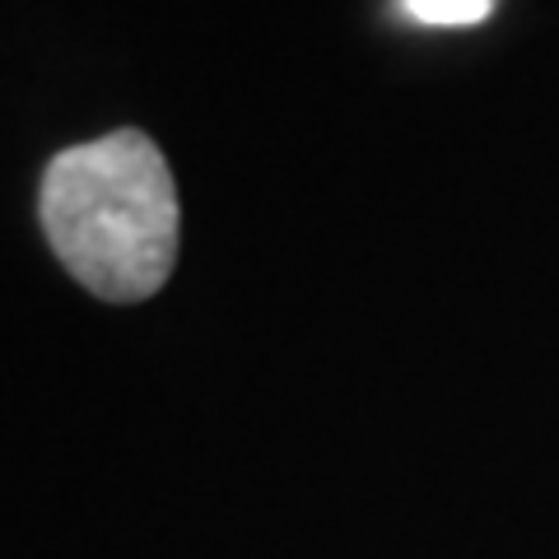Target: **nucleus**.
Listing matches in <instances>:
<instances>
[{
    "label": "nucleus",
    "instance_id": "f257e3e1",
    "mask_svg": "<svg viewBox=\"0 0 559 559\" xmlns=\"http://www.w3.org/2000/svg\"><path fill=\"white\" fill-rule=\"evenodd\" d=\"M38 215L51 252L90 294L140 304L178 261V187L145 131L70 145L43 173Z\"/></svg>",
    "mask_w": 559,
    "mask_h": 559
},
{
    "label": "nucleus",
    "instance_id": "f03ea898",
    "mask_svg": "<svg viewBox=\"0 0 559 559\" xmlns=\"http://www.w3.org/2000/svg\"><path fill=\"white\" fill-rule=\"evenodd\" d=\"M401 10H406L415 24L466 28V24H485L495 0H401Z\"/></svg>",
    "mask_w": 559,
    "mask_h": 559
}]
</instances>
